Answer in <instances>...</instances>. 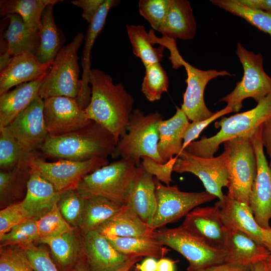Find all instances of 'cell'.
<instances>
[{
    "label": "cell",
    "mask_w": 271,
    "mask_h": 271,
    "mask_svg": "<svg viewBox=\"0 0 271 271\" xmlns=\"http://www.w3.org/2000/svg\"><path fill=\"white\" fill-rule=\"evenodd\" d=\"M24 153L14 137L5 128L0 129V169L9 171L16 167Z\"/></svg>",
    "instance_id": "obj_42"
},
{
    "label": "cell",
    "mask_w": 271,
    "mask_h": 271,
    "mask_svg": "<svg viewBox=\"0 0 271 271\" xmlns=\"http://www.w3.org/2000/svg\"><path fill=\"white\" fill-rule=\"evenodd\" d=\"M157 207L149 225L153 230L178 221L199 205L211 201L216 197L207 191L187 192L177 185L162 184L155 179Z\"/></svg>",
    "instance_id": "obj_12"
},
{
    "label": "cell",
    "mask_w": 271,
    "mask_h": 271,
    "mask_svg": "<svg viewBox=\"0 0 271 271\" xmlns=\"http://www.w3.org/2000/svg\"><path fill=\"white\" fill-rule=\"evenodd\" d=\"M43 78L22 83L0 95V129L8 125L39 96Z\"/></svg>",
    "instance_id": "obj_27"
},
{
    "label": "cell",
    "mask_w": 271,
    "mask_h": 271,
    "mask_svg": "<svg viewBox=\"0 0 271 271\" xmlns=\"http://www.w3.org/2000/svg\"><path fill=\"white\" fill-rule=\"evenodd\" d=\"M41 239L55 237L74 230L61 214L57 203L47 213L37 220Z\"/></svg>",
    "instance_id": "obj_41"
},
{
    "label": "cell",
    "mask_w": 271,
    "mask_h": 271,
    "mask_svg": "<svg viewBox=\"0 0 271 271\" xmlns=\"http://www.w3.org/2000/svg\"><path fill=\"white\" fill-rule=\"evenodd\" d=\"M117 143L107 129L91 120L85 126L59 136H49L39 151L45 159L86 161L107 159Z\"/></svg>",
    "instance_id": "obj_2"
},
{
    "label": "cell",
    "mask_w": 271,
    "mask_h": 271,
    "mask_svg": "<svg viewBox=\"0 0 271 271\" xmlns=\"http://www.w3.org/2000/svg\"><path fill=\"white\" fill-rule=\"evenodd\" d=\"M157 261L153 257H147L136 266V271H157Z\"/></svg>",
    "instance_id": "obj_53"
},
{
    "label": "cell",
    "mask_w": 271,
    "mask_h": 271,
    "mask_svg": "<svg viewBox=\"0 0 271 271\" xmlns=\"http://www.w3.org/2000/svg\"><path fill=\"white\" fill-rule=\"evenodd\" d=\"M4 128L14 137L24 153L39 152L49 137L44 120V99L37 97Z\"/></svg>",
    "instance_id": "obj_14"
},
{
    "label": "cell",
    "mask_w": 271,
    "mask_h": 271,
    "mask_svg": "<svg viewBox=\"0 0 271 271\" xmlns=\"http://www.w3.org/2000/svg\"><path fill=\"white\" fill-rule=\"evenodd\" d=\"M189 123L186 115L177 106L173 116L160 123L158 152L164 163L182 152L184 135Z\"/></svg>",
    "instance_id": "obj_26"
},
{
    "label": "cell",
    "mask_w": 271,
    "mask_h": 271,
    "mask_svg": "<svg viewBox=\"0 0 271 271\" xmlns=\"http://www.w3.org/2000/svg\"><path fill=\"white\" fill-rule=\"evenodd\" d=\"M129 270H130L129 269H122L119 271H129Z\"/></svg>",
    "instance_id": "obj_60"
},
{
    "label": "cell",
    "mask_w": 271,
    "mask_h": 271,
    "mask_svg": "<svg viewBox=\"0 0 271 271\" xmlns=\"http://www.w3.org/2000/svg\"><path fill=\"white\" fill-rule=\"evenodd\" d=\"M106 237L119 252L131 258L147 256L160 259L165 256L169 251V249L162 245L153 236Z\"/></svg>",
    "instance_id": "obj_33"
},
{
    "label": "cell",
    "mask_w": 271,
    "mask_h": 271,
    "mask_svg": "<svg viewBox=\"0 0 271 271\" xmlns=\"http://www.w3.org/2000/svg\"><path fill=\"white\" fill-rule=\"evenodd\" d=\"M210 2L215 6L243 19L271 37V15L268 13L245 7L237 0H211Z\"/></svg>",
    "instance_id": "obj_37"
},
{
    "label": "cell",
    "mask_w": 271,
    "mask_h": 271,
    "mask_svg": "<svg viewBox=\"0 0 271 271\" xmlns=\"http://www.w3.org/2000/svg\"><path fill=\"white\" fill-rule=\"evenodd\" d=\"M137 168L133 160L121 158L85 176L76 189L86 198L101 197L127 205Z\"/></svg>",
    "instance_id": "obj_5"
},
{
    "label": "cell",
    "mask_w": 271,
    "mask_h": 271,
    "mask_svg": "<svg viewBox=\"0 0 271 271\" xmlns=\"http://www.w3.org/2000/svg\"><path fill=\"white\" fill-rule=\"evenodd\" d=\"M255 130L223 143L224 150L228 154L227 196L248 205L257 170L256 155L252 141V135Z\"/></svg>",
    "instance_id": "obj_6"
},
{
    "label": "cell",
    "mask_w": 271,
    "mask_h": 271,
    "mask_svg": "<svg viewBox=\"0 0 271 271\" xmlns=\"http://www.w3.org/2000/svg\"><path fill=\"white\" fill-rule=\"evenodd\" d=\"M105 0H75L71 2L82 8V17L90 24Z\"/></svg>",
    "instance_id": "obj_49"
},
{
    "label": "cell",
    "mask_w": 271,
    "mask_h": 271,
    "mask_svg": "<svg viewBox=\"0 0 271 271\" xmlns=\"http://www.w3.org/2000/svg\"><path fill=\"white\" fill-rule=\"evenodd\" d=\"M159 44L169 50L170 56L169 58L173 68L177 69L183 66L186 71L187 78L186 82L187 86L183 94V102L181 108L189 120L199 121L211 117L215 112L207 108L204 97L207 83L217 77L232 75L226 70H203L192 66L180 55L175 40L162 37L159 39Z\"/></svg>",
    "instance_id": "obj_7"
},
{
    "label": "cell",
    "mask_w": 271,
    "mask_h": 271,
    "mask_svg": "<svg viewBox=\"0 0 271 271\" xmlns=\"http://www.w3.org/2000/svg\"><path fill=\"white\" fill-rule=\"evenodd\" d=\"M44 116L49 136H59L80 129L89 119L76 99L53 96L44 99Z\"/></svg>",
    "instance_id": "obj_16"
},
{
    "label": "cell",
    "mask_w": 271,
    "mask_h": 271,
    "mask_svg": "<svg viewBox=\"0 0 271 271\" xmlns=\"http://www.w3.org/2000/svg\"><path fill=\"white\" fill-rule=\"evenodd\" d=\"M11 55L8 52H5L0 53V71L4 70L9 64L11 58Z\"/></svg>",
    "instance_id": "obj_56"
},
{
    "label": "cell",
    "mask_w": 271,
    "mask_h": 271,
    "mask_svg": "<svg viewBox=\"0 0 271 271\" xmlns=\"http://www.w3.org/2000/svg\"><path fill=\"white\" fill-rule=\"evenodd\" d=\"M181 225L210 245L224 249L227 230L217 206L194 208L185 216Z\"/></svg>",
    "instance_id": "obj_18"
},
{
    "label": "cell",
    "mask_w": 271,
    "mask_h": 271,
    "mask_svg": "<svg viewBox=\"0 0 271 271\" xmlns=\"http://www.w3.org/2000/svg\"><path fill=\"white\" fill-rule=\"evenodd\" d=\"M176 262L169 258H161L157 261V271H175Z\"/></svg>",
    "instance_id": "obj_54"
},
{
    "label": "cell",
    "mask_w": 271,
    "mask_h": 271,
    "mask_svg": "<svg viewBox=\"0 0 271 271\" xmlns=\"http://www.w3.org/2000/svg\"><path fill=\"white\" fill-rule=\"evenodd\" d=\"M197 28L190 3L186 0H170L167 16L158 32L174 40L192 39Z\"/></svg>",
    "instance_id": "obj_25"
},
{
    "label": "cell",
    "mask_w": 271,
    "mask_h": 271,
    "mask_svg": "<svg viewBox=\"0 0 271 271\" xmlns=\"http://www.w3.org/2000/svg\"><path fill=\"white\" fill-rule=\"evenodd\" d=\"M62 0H2L0 2L1 16L18 14L31 32L39 33L43 10L49 5H54Z\"/></svg>",
    "instance_id": "obj_32"
},
{
    "label": "cell",
    "mask_w": 271,
    "mask_h": 271,
    "mask_svg": "<svg viewBox=\"0 0 271 271\" xmlns=\"http://www.w3.org/2000/svg\"><path fill=\"white\" fill-rule=\"evenodd\" d=\"M236 53L242 65L243 75L235 88L220 100L234 112L240 110L243 100L252 98L258 103L271 92V77L263 69L261 54L247 50L240 43L237 44Z\"/></svg>",
    "instance_id": "obj_10"
},
{
    "label": "cell",
    "mask_w": 271,
    "mask_h": 271,
    "mask_svg": "<svg viewBox=\"0 0 271 271\" xmlns=\"http://www.w3.org/2000/svg\"><path fill=\"white\" fill-rule=\"evenodd\" d=\"M145 68L142 92L149 101L158 100L162 94L168 91L169 80L166 72L160 63L150 65Z\"/></svg>",
    "instance_id": "obj_40"
},
{
    "label": "cell",
    "mask_w": 271,
    "mask_h": 271,
    "mask_svg": "<svg viewBox=\"0 0 271 271\" xmlns=\"http://www.w3.org/2000/svg\"><path fill=\"white\" fill-rule=\"evenodd\" d=\"M125 206L101 197L86 198L79 228L83 235L96 230L100 225L120 211Z\"/></svg>",
    "instance_id": "obj_34"
},
{
    "label": "cell",
    "mask_w": 271,
    "mask_h": 271,
    "mask_svg": "<svg viewBox=\"0 0 271 271\" xmlns=\"http://www.w3.org/2000/svg\"><path fill=\"white\" fill-rule=\"evenodd\" d=\"M53 62L41 63L29 52L13 56L6 68L1 72L0 95L13 86L44 78Z\"/></svg>",
    "instance_id": "obj_19"
},
{
    "label": "cell",
    "mask_w": 271,
    "mask_h": 271,
    "mask_svg": "<svg viewBox=\"0 0 271 271\" xmlns=\"http://www.w3.org/2000/svg\"><path fill=\"white\" fill-rule=\"evenodd\" d=\"M70 271H89L85 256L81 259Z\"/></svg>",
    "instance_id": "obj_57"
},
{
    "label": "cell",
    "mask_w": 271,
    "mask_h": 271,
    "mask_svg": "<svg viewBox=\"0 0 271 271\" xmlns=\"http://www.w3.org/2000/svg\"><path fill=\"white\" fill-rule=\"evenodd\" d=\"M60 192L40 176L31 173L27 183L26 193L20 201L30 218L39 219L58 201Z\"/></svg>",
    "instance_id": "obj_24"
},
{
    "label": "cell",
    "mask_w": 271,
    "mask_h": 271,
    "mask_svg": "<svg viewBox=\"0 0 271 271\" xmlns=\"http://www.w3.org/2000/svg\"><path fill=\"white\" fill-rule=\"evenodd\" d=\"M96 230L105 237H119L153 236L154 231L127 205Z\"/></svg>",
    "instance_id": "obj_29"
},
{
    "label": "cell",
    "mask_w": 271,
    "mask_h": 271,
    "mask_svg": "<svg viewBox=\"0 0 271 271\" xmlns=\"http://www.w3.org/2000/svg\"><path fill=\"white\" fill-rule=\"evenodd\" d=\"M86 198L76 189L60 192L57 206L62 216L73 227L79 228L85 208Z\"/></svg>",
    "instance_id": "obj_39"
},
{
    "label": "cell",
    "mask_w": 271,
    "mask_h": 271,
    "mask_svg": "<svg viewBox=\"0 0 271 271\" xmlns=\"http://www.w3.org/2000/svg\"><path fill=\"white\" fill-rule=\"evenodd\" d=\"M53 6L46 7L41 18L40 43L35 56L43 64L53 62L64 43L63 35L54 20Z\"/></svg>",
    "instance_id": "obj_31"
},
{
    "label": "cell",
    "mask_w": 271,
    "mask_h": 271,
    "mask_svg": "<svg viewBox=\"0 0 271 271\" xmlns=\"http://www.w3.org/2000/svg\"><path fill=\"white\" fill-rule=\"evenodd\" d=\"M30 218L20 202L8 205L0 211V237Z\"/></svg>",
    "instance_id": "obj_45"
},
{
    "label": "cell",
    "mask_w": 271,
    "mask_h": 271,
    "mask_svg": "<svg viewBox=\"0 0 271 271\" xmlns=\"http://www.w3.org/2000/svg\"><path fill=\"white\" fill-rule=\"evenodd\" d=\"M261 138L269 157V166L271 169V117L261 126Z\"/></svg>",
    "instance_id": "obj_51"
},
{
    "label": "cell",
    "mask_w": 271,
    "mask_h": 271,
    "mask_svg": "<svg viewBox=\"0 0 271 271\" xmlns=\"http://www.w3.org/2000/svg\"><path fill=\"white\" fill-rule=\"evenodd\" d=\"M262 240L263 245L271 255V227L267 229L262 228Z\"/></svg>",
    "instance_id": "obj_55"
},
{
    "label": "cell",
    "mask_w": 271,
    "mask_h": 271,
    "mask_svg": "<svg viewBox=\"0 0 271 271\" xmlns=\"http://www.w3.org/2000/svg\"><path fill=\"white\" fill-rule=\"evenodd\" d=\"M0 271H35L26 250L16 245L1 247Z\"/></svg>",
    "instance_id": "obj_43"
},
{
    "label": "cell",
    "mask_w": 271,
    "mask_h": 271,
    "mask_svg": "<svg viewBox=\"0 0 271 271\" xmlns=\"http://www.w3.org/2000/svg\"><path fill=\"white\" fill-rule=\"evenodd\" d=\"M119 3L120 1L105 0L92 22L89 24L86 32L81 63L82 68L81 88L79 94L76 98L78 105L84 110L88 105L91 96V89L89 86V78L91 70L90 55L92 48L96 37L103 28L109 10Z\"/></svg>",
    "instance_id": "obj_21"
},
{
    "label": "cell",
    "mask_w": 271,
    "mask_h": 271,
    "mask_svg": "<svg viewBox=\"0 0 271 271\" xmlns=\"http://www.w3.org/2000/svg\"><path fill=\"white\" fill-rule=\"evenodd\" d=\"M127 205L149 226L157 207L155 179L141 164L137 166Z\"/></svg>",
    "instance_id": "obj_22"
},
{
    "label": "cell",
    "mask_w": 271,
    "mask_h": 271,
    "mask_svg": "<svg viewBox=\"0 0 271 271\" xmlns=\"http://www.w3.org/2000/svg\"><path fill=\"white\" fill-rule=\"evenodd\" d=\"M127 35L132 47L134 55L139 58L145 67L160 63L163 57L165 47H154L143 25H126Z\"/></svg>",
    "instance_id": "obj_36"
},
{
    "label": "cell",
    "mask_w": 271,
    "mask_h": 271,
    "mask_svg": "<svg viewBox=\"0 0 271 271\" xmlns=\"http://www.w3.org/2000/svg\"><path fill=\"white\" fill-rule=\"evenodd\" d=\"M84 38L79 33L60 50L43 79L39 92L43 99L59 96L77 97L81 88L77 53Z\"/></svg>",
    "instance_id": "obj_8"
},
{
    "label": "cell",
    "mask_w": 271,
    "mask_h": 271,
    "mask_svg": "<svg viewBox=\"0 0 271 271\" xmlns=\"http://www.w3.org/2000/svg\"><path fill=\"white\" fill-rule=\"evenodd\" d=\"M178 156L171 159L167 162L161 164L148 157L142 158L141 165L145 170L166 185L169 186L172 182V173Z\"/></svg>",
    "instance_id": "obj_46"
},
{
    "label": "cell",
    "mask_w": 271,
    "mask_h": 271,
    "mask_svg": "<svg viewBox=\"0 0 271 271\" xmlns=\"http://www.w3.org/2000/svg\"><path fill=\"white\" fill-rule=\"evenodd\" d=\"M9 20L8 28L1 38V52H8L16 55L24 52L36 55L40 43L39 33L30 32L26 27L22 17L18 14L6 16Z\"/></svg>",
    "instance_id": "obj_28"
},
{
    "label": "cell",
    "mask_w": 271,
    "mask_h": 271,
    "mask_svg": "<svg viewBox=\"0 0 271 271\" xmlns=\"http://www.w3.org/2000/svg\"><path fill=\"white\" fill-rule=\"evenodd\" d=\"M37 220L30 218L15 226L11 230L0 237L1 247L16 245L27 249L39 242Z\"/></svg>",
    "instance_id": "obj_38"
},
{
    "label": "cell",
    "mask_w": 271,
    "mask_h": 271,
    "mask_svg": "<svg viewBox=\"0 0 271 271\" xmlns=\"http://www.w3.org/2000/svg\"><path fill=\"white\" fill-rule=\"evenodd\" d=\"M228 154L224 150L219 156L203 158L183 150L178 156L173 172L191 173L202 181L206 191L223 201L225 195L222 189L228 184Z\"/></svg>",
    "instance_id": "obj_13"
},
{
    "label": "cell",
    "mask_w": 271,
    "mask_h": 271,
    "mask_svg": "<svg viewBox=\"0 0 271 271\" xmlns=\"http://www.w3.org/2000/svg\"><path fill=\"white\" fill-rule=\"evenodd\" d=\"M83 236V250L89 271L130 269L142 259L122 254L97 230L89 232Z\"/></svg>",
    "instance_id": "obj_17"
},
{
    "label": "cell",
    "mask_w": 271,
    "mask_h": 271,
    "mask_svg": "<svg viewBox=\"0 0 271 271\" xmlns=\"http://www.w3.org/2000/svg\"><path fill=\"white\" fill-rule=\"evenodd\" d=\"M153 236L162 245L181 254L189 262L187 271H199L225 262L227 253L224 249L210 245L181 225L156 229Z\"/></svg>",
    "instance_id": "obj_9"
},
{
    "label": "cell",
    "mask_w": 271,
    "mask_h": 271,
    "mask_svg": "<svg viewBox=\"0 0 271 271\" xmlns=\"http://www.w3.org/2000/svg\"><path fill=\"white\" fill-rule=\"evenodd\" d=\"M27 155L17 165L9 171L0 172V200L4 204L20 197L27 186L31 171L27 161Z\"/></svg>",
    "instance_id": "obj_35"
},
{
    "label": "cell",
    "mask_w": 271,
    "mask_h": 271,
    "mask_svg": "<svg viewBox=\"0 0 271 271\" xmlns=\"http://www.w3.org/2000/svg\"><path fill=\"white\" fill-rule=\"evenodd\" d=\"M264 261L268 267L271 269V255H269Z\"/></svg>",
    "instance_id": "obj_59"
},
{
    "label": "cell",
    "mask_w": 271,
    "mask_h": 271,
    "mask_svg": "<svg viewBox=\"0 0 271 271\" xmlns=\"http://www.w3.org/2000/svg\"><path fill=\"white\" fill-rule=\"evenodd\" d=\"M39 242L49 246L51 258L60 271H70L85 257L83 244L74 230L57 237L41 239Z\"/></svg>",
    "instance_id": "obj_30"
},
{
    "label": "cell",
    "mask_w": 271,
    "mask_h": 271,
    "mask_svg": "<svg viewBox=\"0 0 271 271\" xmlns=\"http://www.w3.org/2000/svg\"><path fill=\"white\" fill-rule=\"evenodd\" d=\"M231 112H233L232 110L226 106L223 109L215 112L214 114L209 118L189 122L184 135L182 151L188 145L197 139L203 130L209 124L219 117Z\"/></svg>",
    "instance_id": "obj_48"
},
{
    "label": "cell",
    "mask_w": 271,
    "mask_h": 271,
    "mask_svg": "<svg viewBox=\"0 0 271 271\" xmlns=\"http://www.w3.org/2000/svg\"><path fill=\"white\" fill-rule=\"evenodd\" d=\"M252 271H271V269L264 261H261L255 263L253 265Z\"/></svg>",
    "instance_id": "obj_58"
},
{
    "label": "cell",
    "mask_w": 271,
    "mask_h": 271,
    "mask_svg": "<svg viewBox=\"0 0 271 271\" xmlns=\"http://www.w3.org/2000/svg\"><path fill=\"white\" fill-rule=\"evenodd\" d=\"M169 5L170 0H140L139 11L152 28L158 32L167 16Z\"/></svg>",
    "instance_id": "obj_44"
},
{
    "label": "cell",
    "mask_w": 271,
    "mask_h": 271,
    "mask_svg": "<svg viewBox=\"0 0 271 271\" xmlns=\"http://www.w3.org/2000/svg\"><path fill=\"white\" fill-rule=\"evenodd\" d=\"M247 8L262 11L271 15V0H237Z\"/></svg>",
    "instance_id": "obj_52"
},
{
    "label": "cell",
    "mask_w": 271,
    "mask_h": 271,
    "mask_svg": "<svg viewBox=\"0 0 271 271\" xmlns=\"http://www.w3.org/2000/svg\"><path fill=\"white\" fill-rule=\"evenodd\" d=\"M214 205L218 208L220 218L227 230L242 232L264 245L262 228L255 221L249 205L225 195L223 201H218Z\"/></svg>",
    "instance_id": "obj_20"
},
{
    "label": "cell",
    "mask_w": 271,
    "mask_h": 271,
    "mask_svg": "<svg viewBox=\"0 0 271 271\" xmlns=\"http://www.w3.org/2000/svg\"><path fill=\"white\" fill-rule=\"evenodd\" d=\"M163 118L157 111L146 114L140 109H134L126 132L120 138L111 157L132 160L137 166L141 164V159L144 157L164 163L158 152V128Z\"/></svg>",
    "instance_id": "obj_3"
},
{
    "label": "cell",
    "mask_w": 271,
    "mask_h": 271,
    "mask_svg": "<svg viewBox=\"0 0 271 271\" xmlns=\"http://www.w3.org/2000/svg\"><path fill=\"white\" fill-rule=\"evenodd\" d=\"M224 249L227 253L225 262L251 267L270 255L264 245L238 231L227 230Z\"/></svg>",
    "instance_id": "obj_23"
},
{
    "label": "cell",
    "mask_w": 271,
    "mask_h": 271,
    "mask_svg": "<svg viewBox=\"0 0 271 271\" xmlns=\"http://www.w3.org/2000/svg\"><path fill=\"white\" fill-rule=\"evenodd\" d=\"M89 83L91 96L85 109L87 117L110 132L117 144L126 132L133 98L122 84H114L108 74L99 69H91Z\"/></svg>",
    "instance_id": "obj_1"
},
{
    "label": "cell",
    "mask_w": 271,
    "mask_h": 271,
    "mask_svg": "<svg viewBox=\"0 0 271 271\" xmlns=\"http://www.w3.org/2000/svg\"><path fill=\"white\" fill-rule=\"evenodd\" d=\"M261 126L252 135L257 170L249 196V206L257 224L262 228L267 229L270 228L269 222L271 220V169L263 152Z\"/></svg>",
    "instance_id": "obj_15"
},
{
    "label": "cell",
    "mask_w": 271,
    "mask_h": 271,
    "mask_svg": "<svg viewBox=\"0 0 271 271\" xmlns=\"http://www.w3.org/2000/svg\"><path fill=\"white\" fill-rule=\"evenodd\" d=\"M271 117V92L253 108L229 117H223L215 122L220 130L210 138L202 137L188 145L184 150L203 158H213L221 144L231 139L254 130Z\"/></svg>",
    "instance_id": "obj_4"
},
{
    "label": "cell",
    "mask_w": 271,
    "mask_h": 271,
    "mask_svg": "<svg viewBox=\"0 0 271 271\" xmlns=\"http://www.w3.org/2000/svg\"><path fill=\"white\" fill-rule=\"evenodd\" d=\"M252 267L224 262L208 266L199 271H252Z\"/></svg>",
    "instance_id": "obj_50"
},
{
    "label": "cell",
    "mask_w": 271,
    "mask_h": 271,
    "mask_svg": "<svg viewBox=\"0 0 271 271\" xmlns=\"http://www.w3.org/2000/svg\"><path fill=\"white\" fill-rule=\"evenodd\" d=\"M25 250L35 271H60L43 247L35 246Z\"/></svg>",
    "instance_id": "obj_47"
},
{
    "label": "cell",
    "mask_w": 271,
    "mask_h": 271,
    "mask_svg": "<svg viewBox=\"0 0 271 271\" xmlns=\"http://www.w3.org/2000/svg\"><path fill=\"white\" fill-rule=\"evenodd\" d=\"M27 161L31 173L48 181L59 192L76 189L85 176L108 164V159L103 158L82 162L58 160L50 162L39 152L28 154Z\"/></svg>",
    "instance_id": "obj_11"
}]
</instances>
